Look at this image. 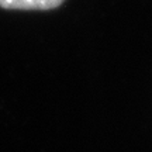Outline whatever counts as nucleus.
<instances>
[{
    "instance_id": "obj_1",
    "label": "nucleus",
    "mask_w": 152,
    "mask_h": 152,
    "mask_svg": "<svg viewBox=\"0 0 152 152\" xmlns=\"http://www.w3.org/2000/svg\"><path fill=\"white\" fill-rule=\"evenodd\" d=\"M65 0H0V9L21 11H47L58 9Z\"/></svg>"
}]
</instances>
